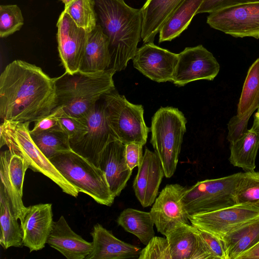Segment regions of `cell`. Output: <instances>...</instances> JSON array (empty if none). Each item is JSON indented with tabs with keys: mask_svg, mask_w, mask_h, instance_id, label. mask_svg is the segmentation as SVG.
Masks as SVG:
<instances>
[{
	"mask_svg": "<svg viewBox=\"0 0 259 259\" xmlns=\"http://www.w3.org/2000/svg\"><path fill=\"white\" fill-rule=\"evenodd\" d=\"M251 128L259 133V107L254 116V120Z\"/></svg>",
	"mask_w": 259,
	"mask_h": 259,
	"instance_id": "obj_43",
	"label": "cell"
},
{
	"mask_svg": "<svg viewBox=\"0 0 259 259\" xmlns=\"http://www.w3.org/2000/svg\"><path fill=\"white\" fill-rule=\"evenodd\" d=\"M52 204H38L26 207L21 220L23 246L30 252L45 247L51 233L54 221Z\"/></svg>",
	"mask_w": 259,
	"mask_h": 259,
	"instance_id": "obj_17",
	"label": "cell"
},
{
	"mask_svg": "<svg viewBox=\"0 0 259 259\" xmlns=\"http://www.w3.org/2000/svg\"><path fill=\"white\" fill-rule=\"evenodd\" d=\"M259 107V101H258V107Z\"/></svg>",
	"mask_w": 259,
	"mask_h": 259,
	"instance_id": "obj_45",
	"label": "cell"
},
{
	"mask_svg": "<svg viewBox=\"0 0 259 259\" xmlns=\"http://www.w3.org/2000/svg\"><path fill=\"white\" fill-rule=\"evenodd\" d=\"M207 23L235 37L259 38V1L225 8L211 13Z\"/></svg>",
	"mask_w": 259,
	"mask_h": 259,
	"instance_id": "obj_9",
	"label": "cell"
},
{
	"mask_svg": "<svg viewBox=\"0 0 259 259\" xmlns=\"http://www.w3.org/2000/svg\"><path fill=\"white\" fill-rule=\"evenodd\" d=\"M187 187L179 184H167L156 198L150 211L157 231L165 236L180 224H191L182 198Z\"/></svg>",
	"mask_w": 259,
	"mask_h": 259,
	"instance_id": "obj_14",
	"label": "cell"
},
{
	"mask_svg": "<svg viewBox=\"0 0 259 259\" xmlns=\"http://www.w3.org/2000/svg\"><path fill=\"white\" fill-rule=\"evenodd\" d=\"M28 164L20 155L9 149L2 151L0 156V184L5 188L15 214L21 220L26 207L23 203V187Z\"/></svg>",
	"mask_w": 259,
	"mask_h": 259,
	"instance_id": "obj_16",
	"label": "cell"
},
{
	"mask_svg": "<svg viewBox=\"0 0 259 259\" xmlns=\"http://www.w3.org/2000/svg\"><path fill=\"white\" fill-rule=\"evenodd\" d=\"M99 24L109 40L111 63L108 70H124L133 59L141 39V9L124 0H94Z\"/></svg>",
	"mask_w": 259,
	"mask_h": 259,
	"instance_id": "obj_2",
	"label": "cell"
},
{
	"mask_svg": "<svg viewBox=\"0 0 259 259\" xmlns=\"http://www.w3.org/2000/svg\"><path fill=\"white\" fill-rule=\"evenodd\" d=\"M99 167L104 172L113 195L118 196L132 173L126 161L125 145L118 139L109 142L100 155Z\"/></svg>",
	"mask_w": 259,
	"mask_h": 259,
	"instance_id": "obj_19",
	"label": "cell"
},
{
	"mask_svg": "<svg viewBox=\"0 0 259 259\" xmlns=\"http://www.w3.org/2000/svg\"><path fill=\"white\" fill-rule=\"evenodd\" d=\"M259 101V58L249 67L244 81L237 108V114L242 115L258 108Z\"/></svg>",
	"mask_w": 259,
	"mask_h": 259,
	"instance_id": "obj_31",
	"label": "cell"
},
{
	"mask_svg": "<svg viewBox=\"0 0 259 259\" xmlns=\"http://www.w3.org/2000/svg\"><path fill=\"white\" fill-rule=\"evenodd\" d=\"M138 143H131L125 145V158L131 170L138 166L143 158V146Z\"/></svg>",
	"mask_w": 259,
	"mask_h": 259,
	"instance_id": "obj_41",
	"label": "cell"
},
{
	"mask_svg": "<svg viewBox=\"0 0 259 259\" xmlns=\"http://www.w3.org/2000/svg\"><path fill=\"white\" fill-rule=\"evenodd\" d=\"M237 259H259V241L252 247L238 256Z\"/></svg>",
	"mask_w": 259,
	"mask_h": 259,
	"instance_id": "obj_42",
	"label": "cell"
},
{
	"mask_svg": "<svg viewBox=\"0 0 259 259\" xmlns=\"http://www.w3.org/2000/svg\"><path fill=\"white\" fill-rule=\"evenodd\" d=\"M204 0H184L159 32V42L171 41L189 26Z\"/></svg>",
	"mask_w": 259,
	"mask_h": 259,
	"instance_id": "obj_27",
	"label": "cell"
},
{
	"mask_svg": "<svg viewBox=\"0 0 259 259\" xmlns=\"http://www.w3.org/2000/svg\"><path fill=\"white\" fill-rule=\"evenodd\" d=\"M62 115L61 109L56 107L48 115L34 121V125L30 134H38L61 127L59 117Z\"/></svg>",
	"mask_w": 259,
	"mask_h": 259,
	"instance_id": "obj_39",
	"label": "cell"
},
{
	"mask_svg": "<svg viewBox=\"0 0 259 259\" xmlns=\"http://www.w3.org/2000/svg\"><path fill=\"white\" fill-rule=\"evenodd\" d=\"M139 259H171L167 238L154 236L141 250Z\"/></svg>",
	"mask_w": 259,
	"mask_h": 259,
	"instance_id": "obj_35",
	"label": "cell"
},
{
	"mask_svg": "<svg viewBox=\"0 0 259 259\" xmlns=\"http://www.w3.org/2000/svg\"><path fill=\"white\" fill-rule=\"evenodd\" d=\"M111 63L109 40L99 24L89 32L79 71L96 73L108 70Z\"/></svg>",
	"mask_w": 259,
	"mask_h": 259,
	"instance_id": "obj_24",
	"label": "cell"
},
{
	"mask_svg": "<svg viewBox=\"0 0 259 259\" xmlns=\"http://www.w3.org/2000/svg\"><path fill=\"white\" fill-rule=\"evenodd\" d=\"M197 229L212 259H226V251L221 239L210 232Z\"/></svg>",
	"mask_w": 259,
	"mask_h": 259,
	"instance_id": "obj_38",
	"label": "cell"
},
{
	"mask_svg": "<svg viewBox=\"0 0 259 259\" xmlns=\"http://www.w3.org/2000/svg\"><path fill=\"white\" fill-rule=\"evenodd\" d=\"M92 250L85 259L138 258L141 249L115 237L100 224L94 226L91 233Z\"/></svg>",
	"mask_w": 259,
	"mask_h": 259,
	"instance_id": "obj_21",
	"label": "cell"
},
{
	"mask_svg": "<svg viewBox=\"0 0 259 259\" xmlns=\"http://www.w3.org/2000/svg\"><path fill=\"white\" fill-rule=\"evenodd\" d=\"M226 259H237L259 241V217L246 222L220 237Z\"/></svg>",
	"mask_w": 259,
	"mask_h": 259,
	"instance_id": "obj_25",
	"label": "cell"
},
{
	"mask_svg": "<svg viewBox=\"0 0 259 259\" xmlns=\"http://www.w3.org/2000/svg\"><path fill=\"white\" fill-rule=\"evenodd\" d=\"M133 183L135 195L143 207L155 201L165 176L161 162L155 152L146 148Z\"/></svg>",
	"mask_w": 259,
	"mask_h": 259,
	"instance_id": "obj_18",
	"label": "cell"
},
{
	"mask_svg": "<svg viewBox=\"0 0 259 259\" xmlns=\"http://www.w3.org/2000/svg\"><path fill=\"white\" fill-rule=\"evenodd\" d=\"M259 217V201L236 204L208 212L189 215L197 228L220 237L242 224Z\"/></svg>",
	"mask_w": 259,
	"mask_h": 259,
	"instance_id": "obj_11",
	"label": "cell"
},
{
	"mask_svg": "<svg viewBox=\"0 0 259 259\" xmlns=\"http://www.w3.org/2000/svg\"><path fill=\"white\" fill-rule=\"evenodd\" d=\"M117 222L126 231L137 236L144 245H146L155 236L154 223L150 212L127 208L120 213Z\"/></svg>",
	"mask_w": 259,
	"mask_h": 259,
	"instance_id": "obj_29",
	"label": "cell"
},
{
	"mask_svg": "<svg viewBox=\"0 0 259 259\" xmlns=\"http://www.w3.org/2000/svg\"><path fill=\"white\" fill-rule=\"evenodd\" d=\"M84 118L87 132L77 143L71 145V148L99 167L102 151L109 142L118 139L109 125L104 101L103 103H97Z\"/></svg>",
	"mask_w": 259,
	"mask_h": 259,
	"instance_id": "obj_10",
	"label": "cell"
},
{
	"mask_svg": "<svg viewBox=\"0 0 259 259\" xmlns=\"http://www.w3.org/2000/svg\"><path fill=\"white\" fill-rule=\"evenodd\" d=\"M57 38L59 55L65 72L79 71L87 44L89 32L77 26L64 10L57 23Z\"/></svg>",
	"mask_w": 259,
	"mask_h": 259,
	"instance_id": "obj_12",
	"label": "cell"
},
{
	"mask_svg": "<svg viewBox=\"0 0 259 259\" xmlns=\"http://www.w3.org/2000/svg\"><path fill=\"white\" fill-rule=\"evenodd\" d=\"M258 148L259 133L251 128L240 140L230 144L229 160L234 166L245 171H254Z\"/></svg>",
	"mask_w": 259,
	"mask_h": 259,
	"instance_id": "obj_28",
	"label": "cell"
},
{
	"mask_svg": "<svg viewBox=\"0 0 259 259\" xmlns=\"http://www.w3.org/2000/svg\"><path fill=\"white\" fill-rule=\"evenodd\" d=\"M61 175L78 191L100 204L111 206L112 194L104 172L72 150L58 153L50 159Z\"/></svg>",
	"mask_w": 259,
	"mask_h": 259,
	"instance_id": "obj_5",
	"label": "cell"
},
{
	"mask_svg": "<svg viewBox=\"0 0 259 259\" xmlns=\"http://www.w3.org/2000/svg\"><path fill=\"white\" fill-rule=\"evenodd\" d=\"M245 176L239 172L199 181L187 188L182 198L188 215L217 210L236 204L238 189Z\"/></svg>",
	"mask_w": 259,
	"mask_h": 259,
	"instance_id": "obj_7",
	"label": "cell"
},
{
	"mask_svg": "<svg viewBox=\"0 0 259 259\" xmlns=\"http://www.w3.org/2000/svg\"><path fill=\"white\" fill-rule=\"evenodd\" d=\"M55 78L21 60L9 64L0 75V117L3 121L34 122L57 106Z\"/></svg>",
	"mask_w": 259,
	"mask_h": 259,
	"instance_id": "obj_1",
	"label": "cell"
},
{
	"mask_svg": "<svg viewBox=\"0 0 259 259\" xmlns=\"http://www.w3.org/2000/svg\"><path fill=\"white\" fill-rule=\"evenodd\" d=\"M186 123L183 113L172 107H161L152 118L150 143L167 178L176 170Z\"/></svg>",
	"mask_w": 259,
	"mask_h": 259,
	"instance_id": "obj_6",
	"label": "cell"
},
{
	"mask_svg": "<svg viewBox=\"0 0 259 259\" xmlns=\"http://www.w3.org/2000/svg\"><path fill=\"white\" fill-rule=\"evenodd\" d=\"M103 99L109 125L117 139L125 145H144L149 128L144 121L143 106L131 103L115 90L105 95Z\"/></svg>",
	"mask_w": 259,
	"mask_h": 259,
	"instance_id": "obj_8",
	"label": "cell"
},
{
	"mask_svg": "<svg viewBox=\"0 0 259 259\" xmlns=\"http://www.w3.org/2000/svg\"><path fill=\"white\" fill-rule=\"evenodd\" d=\"M30 122L3 121L0 126L1 147L6 146L12 152L21 156L35 172L50 179L67 194L76 197L77 190L58 170L33 142L29 128Z\"/></svg>",
	"mask_w": 259,
	"mask_h": 259,
	"instance_id": "obj_4",
	"label": "cell"
},
{
	"mask_svg": "<svg viewBox=\"0 0 259 259\" xmlns=\"http://www.w3.org/2000/svg\"><path fill=\"white\" fill-rule=\"evenodd\" d=\"M219 70L216 59L202 45L187 47L178 54L172 82L182 87L195 80H212Z\"/></svg>",
	"mask_w": 259,
	"mask_h": 259,
	"instance_id": "obj_13",
	"label": "cell"
},
{
	"mask_svg": "<svg viewBox=\"0 0 259 259\" xmlns=\"http://www.w3.org/2000/svg\"><path fill=\"white\" fill-rule=\"evenodd\" d=\"M253 112L250 111L242 115L237 114L230 119L228 124L229 132L227 136L230 144L235 143L248 132V121Z\"/></svg>",
	"mask_w": 259,
	"mask_h": 259,
	"instance_id": "obj_37",
	"label": "cell"
},
{
	"mask_svg": "<svg viewBox=\"0 0 259 259\" xmlns=\"http://www.w3.org/2000/svg\"><path fill=\"white\" fill-rule=\"evenodd\" d=\"M62 2L64 4L65 7L67 6L71 3L74 1L75 0H61Z\"/></svg>",
	"mask_w": 259,
	"mask_h": 259,
	"instance_id": "obj_44",
	"label": "cell"
},
{
	"mask_svg": "<svg viewBox=\"0 0 259 259\" xmlns=\"http://www.w3.org/2000/svg\"><path fill=\"white\" fill-rule=\"evenodd\" d=\"M178 60V54L148 42L138 48L133 61L134 67L144 75L165 82H172Z\"/></svg>",
	"mask_w": 259,
	"mask_h": 259,
	"instance_id": "obj_15",
	"label": "cell"
},
{
	"mask_svg": "<svg viewBox=\"0 0 259 259\" xmlns=\"http://www.w3.org/2000/svg\"><path fill=\"white\" fill-rule=\"evenodd\" d=\"M24 18L17 5H2L0 6V37H6L20 30Z\"/></svg>",
	"mask_w": 259,
	"mask_h": 259,
	"instance_id": "obj_33",
	"label": "cell"
},
{
	"mask_svg": "<svg viewBox=\"0 0 259 259\" xmlns=\"http://www.w3.org/2000/svg\"><path fill=\"white\" fill-rule=\"evenodd\" d=\"M30 135L38 149L49 160L58 153L72 150L69 138L61 127Z\"/></svg>",
	"mask_w": 259,
	"mask_h": 259,
	"instance_id": "obj_30",
	"label": "cell"
},
{
	"mask_svg": "<svg viewBox=\"0 0 259 259\" xmlns=\"http://www.w3.org/2000/svg\"><path fill=\"white\" fill-rule=\"evenodd\" d=\"M259 0H204L197 12L211 13L215 11L241 4L258 2Z\"/></svg>",
	"mask_w": 259,
	"mask_h": 259,
	"instance_id": "obj_40",
	"label": "cell"
},
{
	"mask_svg": "<svg viewBox=\"0 0 259 259\" xmlns=\"http://www.w3.org/2000/svg\"><path fill=\"white\" fill-rule=\"evenodd\" d=\"M17 220L6 191L0 184V244L5 249L23 246L22 231Z\"/></svg>",
	"mask_w": 259,
	"mask_h": 259,
	"instance_id": "obj_26",
	"label": "cell"
},
{
	"mask_svg": "<svg viewBox=\"0 0 259 259\" xmlns=\"http://www.w3.org/2000/svg\"><path fill=\"white\" fill-rule=\"evenodd\" d=\"M171 259H212L197 229L191 224H180L165 235Z\"/></svg>",
	"mask_w": 259,
	"mask_h": 259,
	"instance_id": "obj_20",
	"label": "cell"
},
{
	"mask_svg": "<svg viewBox=\"0 0 259 259\" xmlns=\"http://www.w3.org/2000/svg\"><path fill=\"white\" fill-rule=\"evenodd\" d=\"M47 244L67 259L85 258L92 250V243L75 233L63 215L54 222Z\"/></svg>",
	"mask_w": 259,
	"mask_h": 259,
	"instance_id": "obj_22",
	"label": "cell"
},
{
	"mask_svg": "<svg viewBox=\"0 0 259 259\" xmlns=\"http://www.w3.org/2000/svg\"><path fill=\"white\" fill-rule=\"evenodd\" d=\"M259 201V172L245 171L237 191L236 203L255 202Z\"/></svg>",
	"mask_w": 259,
	"mask_h": 259,
	"instance_id": "obj_34",
	"label": "cell"
},
{
	"mask_svg": "<svg viewBox=\"0 0 259 259\" xmlns=\"http://www.w3.org/2000/svg\"><path fill=\"white\" fill-rule=\"evenodd\" d=\"M116 72L106 70L96 73L65 72L55 78L57 106L63 115L83 118L105 95L115 90Z\"/></svg>",
	"mask_w": 259,
	"mask_h": 259,
	"instance_id": "obj_3",
	"label": "cell"
},
{
	"mask_svg": "<svg viewBox=\"0 0 259 259\" xmlns=\"http://www.w3.org/2000/svg\"><path fill=\"white\" fill-rule=\"evenodd\" d=\"M184 0H147L141 11V39L144 44L153 42L156 35Z\"/></svg>",
	"mask_w": 259,
	"mask_h": 259,
	"instance_id": "obj_23",
	"label": "cell"
},
{
	"mask_svg": "<svg viewBox=\"0 0 259 259\" xmlns=\"http://www.w3.org/2000/svg\"><path fill=\"white\" fill-rule=\"evenodd\" d=\"M58 119L60 127L69 138L70 146L77 143L87 132V125L84 118H77L62 115Z\"/></svg>",
	"mask_w": 259,
	"mask_h": 259,
	"instance_id": "obj_36",
	"label": "cell"
},
{
	"mask_svg": "<svg viewBox=\"0 0 259 259\" xmlns=\"http://www.w3.org/2000/svg\"><path fill=\"white\" fill-rule=\"evenodd\" d=\"M64 10L77 26L88 32L98 24L94 0H75L65 7Z\"/></svg>",
	"mask_w": 259,
	"mask_h": 259,
	"instance_id": "obj_32",
	"label": "cell"
}]
</instances>
